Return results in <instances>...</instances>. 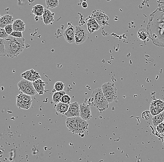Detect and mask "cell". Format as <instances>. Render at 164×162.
Masks as SVG:
<instances>
[{"instance_id": "6da1fadb", "label": "cell", "mask_w": 164, "mask_h": 162, "mask_svg": "<svg viewBox=\"0 0 164 162\" xmlns=\"http://www.w3.org/2000/svg\"><path fill=\"white\" fill-rule=\"evenodd\" d=\"M146 29L153 43L164 48V6L158 7L150 15Z\"/></svg>"}, {"instance_id": "7a4b0ae2", "label": "cell", "mask_w": 164, "mask_h": 162, "mask_svg": "<svg viewBox=\"0 0 164 162\" xmlns=\"http://www.w3.org/2000/svg\"><path fill=\"white\" fill-rule=\"evenodd\" d=\"M25 41L23 38H15L10 36L4 39L6 56L11 58L18 56L25 48Z\"/></svg>"}, {"instance_id": "3957f363", "label": "cell", "mask_w": 164, "mask_h": 162, "mask_svg": "<svg viewBox=\"0 0 164 162\" xmlns=\"http://www.w3.org/2000/svg\"><path fill=\"white\" fill-rule=\"evenodd\" d=\"M88 102L90 106L95 107L100 113L107 110L109 106V103L104 96L102 88H100L93 91Z\"/></svg>"}, {"instance_id": "277c9868", "label": "cell", "mask_w": 164, "mask_h": 162, "mask_svg": "<svg viewBox=\"0 0 164 162\" xmlns=\"http://www.w3.org/2000/svg\"><path fill=\"white\" fill-rule=\"evenodd\" d=\"M104 96L110 103L114 102L118 98V89L114 84L110 82L104 83L102 86Z\"/></svg>"}, {"instance_id": "5b68a950", "label": "cell", "mask_w": 164, "mask_h": 162, "mask_svg": "<svg viewBox=\"0 0 164 162\" xmlns=\"http://www.w3.org/2000/svg\"><path fill=\"white\" fill-rule=\"evenodd\" d=\"M75 43L79 45L83 44L86 41L88 37V34L85 28L83 26H75Z\"/></svg>"}, {"instance_id": "8992f818", "label": "cell", "mask_w": 164, "mask_h": 162, "mask_svg": "<svg viewBox=\"0 0 164 162\" xmlns=\"http://www.w3.org/2000/svg\"><path fill=\"white\" fill-rule=\"evenodd\" d=\"M90 106L87 98H85L84 103L80 105V117L86 121L91 120L92 117Z\"/></svg>"}, {"instance_id": "52a82bcc", "label": "cell", "mask_w": 164, "mask_h": 162, "mask_svg": "<svg viewBox=\"0 0 164 162\" xmlns=\"http://www.w3.org/2000/svg\"><path fill=\"white\" fill-rule=\"evenodd\" d=\"M92 15L93 16L96 21L100 26H105L108 25L109 17L105 14L104 11L101 10H94L92 12Z\"/></svg>"}, {"instance_id": "ba28073f", "label": "cell", "mask_w": 164, "mask_h": 162, "mask_svg": "<svg viewBox=\"0 0 164 162\" xmlns=\"http://www.w3.org/2000/svg\"><path fill=\"white\" fill-rule=\"evenodd\" d=\"M150 111L153 116L163 112L164 111V101L160 99L153 100L150 105Z\"/></svg>"}, {"instance_id": "9c48e42d", "label": "cell", "mask_w": 164, "mask_h": 162, "mask_svg": "<svg viewBox=\"0 0 164 162\" xmlns=\"http://www.w3.org/2000/svg\"><path fill=\"white\" fill-rule=\"evenodd\" d=\"M75 27L72 25V23L69 24L67 28L64 31V38L67 42L72 44V43H75Z\"/></svg>"}, {"instance_id": "30bf717a", "label": "cell", "mask_w": 164, "mask_h": 162, "mask_svg": "<svg viewBox=\"0 0 164 162\" xmlns=\"http://www.w3.org/2000/svg\"><path fill=\"white\" fill-rule=\"evenodd\" d=\"M78 117L68 118L66 120L67 128L74 134H78Z\"/></svg>"}, {"instance_id": "8fae6325", "label": "cell", "mask_w": 164, "mask_h": 162, "mask_svg": "<svg viewBox=\"0 0 164 162\" xmlns=\"http://www.w3.org/2000/svg\"><path fill=\"white\" fill-rule=\"evenodd\" d=\"M65 116L67 118L80 117V105L76 102L70 104L69 110Z\"/></svg>"}, {"instance_id": "7c38bea8", "label": "cell", "mask_w": 164, "mask_h": 162, "mask_svg": "<svg viewBox=\"0 0 164 162\" xmlns=\"http://www.w3.org/2000/svg\"><path fill=\"white\" fill-rule=\"evenodd\" d=\"M21 77L23 79L33 82L37 80L41 79V77L39 73L36 70L32 69L31 70H27L21 74Z\"/></svg>"}, {"instance_id": "4fadbf2b", "label": "cell", "mask_w": 164, "mask_h": 162, "mask_svg": "<svg viewBox=\"0 0 164 162\" xmlns=\"http://www.w3.org/2000/svg\"><path fill=\"white\" fill-rule=\"evenodd\" d=\"M87 24V29L90 33H93L94 31H97L100 28L101 26L99 25L92 15L89 17Z\"/></svg>"}, {"instance_id": "5bb4252c", "label": "cell", "mask_w": 164, "mask_h": 162, "mask_svg": "<svg viewBox=\"0 0 164 162\" xmlns=\"http://www.w3.org/2000/svg\"><path fill=\"white\" fill-rule=\"evenodd\" d=\"M54 13H52L49 9H45V12L43 15V19L45 25L52 24L54 21Z\"/></svg>"}, {"instance_id": "9a60e30c", "label": "cell", "mask_w": 164, "mask_h": 162, "mask_svg": "<svg viewBox=\"0 0 164 162\" xmlns=\"http://www.w3.org/2000/svg\"><path fill=\"white\" fill-rule=\"evenodd\" d=\"M14 21V19L11 15L6 14L2 16L0 19V28H4L7 25L12 24Z\"/></svg>"}, {"instance_id": "2e32d148", "label": "cell", "mask_w": 164, "mask_h": 162, "mask_svg": "<svg viewBox=\"0 0 164 162\" xmlns=\"http://www.w3.org/2000/svg\"><path fill=\"white\" fill-rule=\"evenodd\" d=\"M33 86L38 94L40 95H43L45 92V83L41 79L37 80L33 82Z\"/></svg>"}, {"instance_id": "e0dca14e", "label": "cell", "mask_w": 164, "mask_h": 162, "mask_svg": "<svg viewBox=\"0 0 164 162\" xmlns=\"http://www.w3.org/2000/svg\"><path fill=\"white\" fill-rule=\"evenodd\" d=\"M78 135H83L85 133L89 127V123L86 120L78 117Z\"/></svg>"}, {"instance_id": "ac0fdd59", "label": "cell", "mask_w": 164, "mask_h": 162, "mask_svg": "<svg viewBox=\"0 0 164 162\" xmlns=\"http://www.w3.org/2000/svg\"><path fill=\"white\" fill-rule=\"evenodd\" d=\"M12 25L14 31L22 32L25 31L26 25L24 22L21 19H18L14 21Z\"/></svg>"}, {"instance_id": "d6986e66", "label": "cell", "mask_w": 164, "mask_h": 162, "mask_svg": "<svg viewBox=\"0 0 164 162\" xmlns=\"http://www.w3.org/2000/svg\"><path fill=\"white\" fill-rule=\"evenodd\" d=\"M70 104H64L62 102H59L55 106L57 112L61 114L65 115L69 110Z\"/></svg>"}, {"instance_id": "ffe728a7", "label": "cell", "mask_w": 164, "mask_h": 162, "mask_svg": "<svg viewBox=\"0 0 164 162\" xmlns=\"http://www.w3.org/2000/svg\"><path fill=\"white\" fill-rule=\"evenodd\" d=\"M45 10V8L44 6L37 4L33 7L31 13L37 17H40L44 14Z\"/></svg>"}, {"instance_id": "44dd1931", "label": "cell", "mask_w": 164, "mask_h": 162, "mask_svg": "<svg viewBox=\"0 0 164 162\" xmlns=\"http://www.w3.org/2000/svg\"><path fill=\"white\" fill-rule=\"evenodd\" d=\"M164 111L157 115L154 116L152 118V123L154 126L156 127L158 125L164 123Z\"/></svg>"}, {"instance_id": "7402d4cb", "label": "cell", "mask_w": 164, "mask_h": 162, "mask_svg": "<svg viewBox=\"0 0 164 162\" xmlns=\"http://www.w3.org/2000/svg\"><path fill=\"white\" fill-rule=\"evenodd\" d=\"M66 94L65 91H56L53 94L52 96V100L55 104H57L61 102L63 97Z\"/></svg>"}, {"instance_id": "603a6c76", "label": "cell", "mask_w": 164, "mask_h": 162, "mask_svg": "<svg viewBox=\"0 0 164 162\" xmlns=\"http://www.w3.org/2000/svg\"><path fill=\"white\" fill-rule=\"evenodd\" d=\"M23 93L27 94L28 95L30 96H34L36 95L37 92L36 91L34 86H33V82H30L28 86L25 89Z\"/></svg>"}, {"instance_id": "cb8c5ba5", "label": "cell", "mask_w": 164, "mask_h": 162, "mask_svg": "<svg viewBox=\"0 0 164 162\" xmlns=\"http://www.w3.org/2000/svg\"><path fill=\"white\" fill-rule=\"evenodd\" d=\"M16 104L18 107L21 109H24V110H28L31 106V104H27L18 96L17 97V104Z\"/></svg>"}, {"instance_id": "d4e9b609", "label": "cell", "mask_w": 164, "mask_h": 162, "mask_svg": "<svg viewBox=\"0 0 164 162\" xmlns=\"http://www.w3.org/2000/svg\"><path fill=\"white\" fill-rule=\"evenodd\" d=\"M138 37L139 39L145 41L149 37V33L147 29L141 28L138 32Z\"/></svg>"}, {"instance_id": "484cf974", "label": "cell", "mask_w": 164, "mask_h": 162, "mask_svg": "<svg viewBox=\"0 0 164 162\" xmlns=\"http://www.w3.org/2000/svg\"><path fill=\"white\" fill-rule=\"evenodd\" d=\"M30 83V81L27 80L25 79H22L21 80L18 84V88L20 90L21 92H23Z\"/></svg>"}, {"instance_id": "4316f807", "label": "cell", "mask_w": 164, "mask_h": 162, "mask_svg": "<svg viewBox=\"0 0 164 162\" xmlns=\"http://www.w3.org/2000/svg\"><path fill=\"white\" fill-rule=\"evenodd\" d=\"M18 96L21 99H22L23 101L27 103V104H31L32 105L33 100H32L31 96H30L28 95L27 94H24L23 92H21Z\"/></svg>"}, {"instance_id": "83f0119b", "label": "cell", "mask_w": 164, "mask_h": 162, "mask_svg": "<svg viewBox=\"0 0 164 162\" xmlns=\"http://www.w3.org/2000/svg\"><path fill=\"white\" fill-rule=\"evenodd\" d=\"M59 0H45L46 5L48 8H55L59 4Z\"/></svg>"}, {"instance_id": "f1b7e54d", "label": "cell", "mask_w": 164, "mask_h": 162, "mask_svg": "<svg viewBox=\"0 0 164 162\" xmlns=\"http://www.w3.org/2000/svg\"><path fill=\"white\" fill-rule=\"evenodd\" d=\"M0 56L1 57L6 56L4 39H1V38H0Z\"/></svg>"}, {"instance_id": "f546056e", "label": "cell", "mask_w": 164, "mask_h": 162, "mask_svg": "<svg viewBox=\"0 0 164 162\" xmlns=\"http://www.w3.org/2000/svg\"><path fill=\"white\" fill-rule=\"evenodd\" d=\"M64 84L62 82H57L55 84L54 86V90L56 91H63L64 88Z\"/></svg>"}, {"instance_id": "4dcf8cb0", "label": "cell", "mask_w": 164, "mask_h": 162, "mask_svg": "<svg viewBox=\"0 0 164 162\" xmlns=\"http://www.w3.org/2000/svg\"><path fill=\"white\" fill-rule=\"evenodd\" d=\"M157 132L160 135H164V123H162L156 127Z\"/></svg>"}, {"instance_id": "1f68e13d", "label": "cell", "mask_w": 164, "mask_h": 162, "mask_svg": "<svg viewBox=\"0 0 164 162\" xmlns=\"http://www.w3.org/2000/svg\"><path fill=\"white\" fill-rule=\"evenodd\" d=\"M71 101V98L70 96L65 94L64 95L62 99H61V102L64 103V104H70V102Z\"/></svg>"}, {"instance_id": "d6a6232c", "label": "cell", "mask_w": 164, "mask_h": 162, "mask_svg": "<svg viewBox=\"0 0 164 162\" xmlns=\"http://www.w3.org/2000/svg\"><path fill=\"white\" fill-rule=\"evenodd\" d=\"M4 29H5V31H6V33H7V34H8V35H9V36H10V34L14 31L12 24H9V25H7V26L4 28Z\"/></svg>"}, {"instance_id": "836d02e7", "label": "cell", "mask_w": 164, "mask_h": 162, "mask_svg": "<svg viewBox=\"0 0 164 162\" xmlns=\"http://www.w3.org/2000/svg\"><path fill=\"white\" fill-rule=\"evenodd\" d=\"M10 36L15 37V38H23L22 32L21 31H14L10 35Z\"/></svg>"}, {"instance_id": "e575fe53", "label": "cell", "mask_w": 164, "mask_h": 162, "mask_svg": "<svg viewBox=\"0 0 164 162\" xmlns=\"http://www.w3.org/2000/svg\"><path fill=\"white\" fill-rule=\"evenodd\" d=\"M9 36V35H8L6 33L5 29L0 28V38L1 39H5Z\"/></svg>"}, {"instance_id": "d590c367", "label": "cell", "mask_w": 164, "mask_h": 162, "mask_svg": "<svg viewBox=\"0 0 164 162\" xmlns=\"http://www.w3.org/2000/svg\"><path fill=\"white\" fill-rule=\"evenodd\" d=\"M82 7L84 9H86L88 7V4L86 2H83L82 3Z\"/></svg>"}, {"instance_id": "8d00e7d4", "label": "cell", "mask_w": 164, "mask_h": 162, "mask_svg": "<svg viewBox=\"0 0 164 162\" xmlns=\"http://www.w3.org/2000/svg\"></svg>"}]
</instances>
